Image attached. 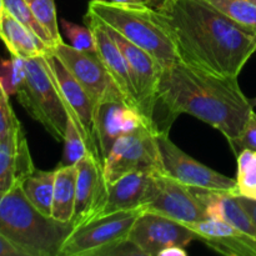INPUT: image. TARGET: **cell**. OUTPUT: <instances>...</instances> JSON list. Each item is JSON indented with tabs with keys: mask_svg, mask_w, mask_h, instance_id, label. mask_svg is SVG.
Instances as JSON below:
<instances>
[{
	"mask_svg": "<svg viewBox=\"0 0 256 256\" xmlns=\"http://www.w3.org/2000/svg\"><path fill=\"white\" fill-rule=\"evenodd\" d=\"M158 106L166 110V119L189 114L219 130L226 140L234 139L254 112L239 79L220 76L176 62L162 68L158 90Z\"/></svg>",
	"mask_w": 256,
	"mask_h": 256,
	"instance_id": "obj_2",
	"label": "cell"
},
{
	"mask_svg": "<svg viewBox=\"0 0 256 256\" xmlns=\"http://www.w3.org/2000/svg\"><path fill=\"white\" fill-rule=\"evenodd\" d=\"M0 40L9 52L22 59H32L44 55L49 48L22 22L2 9L0 20Z\"/></svg>",
	"mask_w": 256,
	"mask_h": 256,
	"instance_id": "obj_21",
	"label": "cell"
},
{
	"mask_svg": "<svg viewBox=\"0 0 256 256\" xmlns=\"http://www.w3.org/2000/svg\"><path fill=\"white\" fill-rule=\"evenodd\" d=\"M76 165L75 209L70 222L74 228L95 219L106 198V179L102 159L89 152Z\"/></svg>",
	"mask_w": 256,
	"mask_h": 256,
	"instance_id": "obj_14",
	"label": "cell"
},
{
	"mask_svg": "<svg viewBox=\"0 0 256 256\" xmlns=\"http://www.w3.org/2000/svg\"><path fill=\"white\" fill-rule=\"evenodd\" d=\"M88 12L149 52L162 68L170 66L180 60L172 38L155 18L154 8L120 5L100 0L90 2Z\"/></svg>",
	"mask_w": 256,
	"mask_h": 256,
	"instance_id": "obj_4",
	"label": "cell"
},
{
	"mask_svg": "<svg viewBox=\"0 0 256 256\" xmlns=\"http://www.w3.org/2000/svg\"><path fill=\"white\" fill-rule=\"evenodd\" d=\"M78 165H64L55 169L54 199L52 218L62 222H70L74 215L76 194Z\"/></svg>",
	"mask_w": 256,
	"mask_h": 256,
	"instance_id": "obj_22",
	"label": "cell"
},
{
	"mask_svg": "<svg viewBox=\"0 0 256 256\" xmlns=\"http://www.w3.org/2000/svg\"><path fill=\"white\" fill-rule=\"evenodd\" d=\"M188 252L185 248L182 246H170L168 249H164L160 252L159 256H186Z\"/></svg>",
	"mask_w": 256,
	"mask_h": 256,
	"instance_id": "obj_36",
	"label": "cell"
},
{
	"mask_svg": "<svg viewBox=\"0 0 256 256\" xmlns=\"http://www.w3.org/2000/svg\"><path fill=\"white\" fill-rule=\"evenodd\" d=\"M252 2H255V4H256V0H252Z\"/></svg>",
	"mask_w": 256,
	"mask_h": 256,
	"instance_id": "obj_40",
	"label": "cell"
},
{
	"mask_svg": "<svg viewBox=\"0 0 256 256\" xmlns=\"http://www.w3.org/2000/svg\"><path fill=\"white\" fill-rule=\"evenodd\" d=\"M34 170L25 132L19 122L0 140V196L22 185Z\"/></svg>",
	"mask_w": 256,
	"mask_h": 256,
	"instance_id": "obj_16",
	"label": "cell"
},
{
	"mask_svg": "<svg viewBox=\"0 0 256 256\" xmlns=\"http://www.w3.org/2000/svg\"><path fill=\"white\" fill-rule=\"evenodd\" d=\"M142 210L118 212L75 226L62 244L59 256L122 255L124 242Z\"/></svg>",
	"mask_w": 256,
	"mask_h": 256,
	"instance_id": "obj_6",
	"label": "cell"
},
{
	"mask_svg": "<svg viewBox=\"0 0 256 256\" xmlns=\"http://www.w3.org/2000/svg\"><path fill=\"white\" fill-rule=\"evenodd\" d=\"M142 124L145 122L139 112L122 100H108L96 105L95 138L102 164L115 142L122 135L134 132Z\"/></svg>",
	"mask_w": 256,
	"mask_h": 256,
	"instance_id": "obj_15",
	"label": "cell"
},
{
	"mask_svg": "<svg viewBox=\"0 0 256 256\" xmlns=\"http://www.w3.org/2000/svg\"><path fill=\"white\" fill-rule=\"evenodd\" d=\"M55 170L35 169L22 182V189L30 202L46 216H52L54 199Z\"/></svg>",
	"mask_w": 256,
	"mask_h": 256,
	"instance_id": "obj_23",
	"label": "cell"
},
{
	"mask_svg": "<svg viewBox=\"0 0 256 256\" xmlns=\"http://www.w3.org/2000/svg\"><path fill=\"white\" fill-rule=\"evenodd\" d=\"M196 192L206 209L208 219H218L256 238V225L242 206L235 194L196 188Z\"/></svg>",
	"mask_w": 256,
	"mask_h": 256,
	"instance_id": "obj_20",
	"label": "cell"
},
{
	"mask_svg": "<svg viewBox=\"0 0 256 256\" xmlns=\"http://www.w3.org/2000/svg\"><path fill=\"white\" fill-rule=\"evenodd\" d=\"M128 240L142 252V256H159L164 249L182 246L198 240V234L186 224L150 212L136 218Z\"/></svg>",
	"mask_w": 256,
	"mask_h": 256,
	"instance_id": "obj_13",
	"label": "cell"
},
{
	"mask_svg": "<svg viewBox=\"0 0 256 256\" xmlns=\"http://www.w3.org/2000/svg\"><path fill=\"white\" fill-rule=\"evenodd\" d=\"M25 78L15 94L18 102L58 142H62L69 115L50 74L44 55L25 59Z\"/></svg>",
	"mask_w": 256,
	"mask_h": 256,
	"instance_id": "obj_5",
	"label": "cell"
},
{
	"mask_svg": "<svg viewBox=\"0 0 256 256\" xmlns=\"http://www.w3.org/2000/svg\"><path fill=\"white\" fill-rule=\"evenodd\" d=\"M234 154L239 155L240 152L245 149L254 150L256 152V112H252L248 119L246 124L244 125L240 134L234 139L229 140Z\"/></svg>",
	"mask_w": 256,
	"mask_h": 256,
	"instance_id": "obj_31",
	"label": "cell"
},
{
	"mask_svg": "<svg viewBox=\"0 0 256 256\" xmlns=\"http://www.w3.org/2000/svg\"><path fill=\"white\" fill-rule=\"evenodd\" d=\"M102 24L108 34L114 40L126 59L136 92L138 110L144 119V122L152 129L160 132L158 129L155 112L158 108V90H159L160 75L162 70V65L149 52L125 39L122 34L115 32L105 22Z\"/></svg>",
	"mask_w": 256,
	"mask_h": 256,
	"instance_id": "obj_9",
	"label": "cell"
},
{
	"mask_svg": "<svg viewBox=\"0 0 256 256\" xmlns=\"http://www.w3.org/2000/svg\"><path fill=\"white\" fill-rule=\"evenodd\" d=\"M152 174L130 172L112 182H106V198L99 216L126 210H142L146 200Z\"/></svg>",
	"mask_w": 256,
	"mask_h": 256,
	"instance_id": "obj_19",
	"label": "cell"
},
{
	"mask_svg": "<svg viewBox=\"0 0 256 256\" xmlns=\"http://www.w3.org/2000/svg\"><path fill=\"white\" fill-rule=\"evenodd\" d=\"M90 2H100V0H90Z\"/></svg>",
	"mask_w": 256,
	"mask_h": 256,
	"instance_id": "obj_39",
	"label": "cell"
},
{
	"mask_svg": "<svg viewBox=\"0 0 256 256\" xmlns=\"http://www.w3.org/2000/svg\"><path fill=\"white\" fill-rule=\"evenodd\" d=\"M2 8L8 12H10L15 19L19 20L25 26L29 28L48 48L52 46V42L50 39L49 34L42 26V24L38 22L25 0H2Z\"/></svg>",
	"mask_w": 256,
	"mask_h": 256,
	"instance_id": "obj_27",
	"label": "cell"
},
{
	"mask_svg": "<svg viewBox=\"0 0 256 256\" xmlns=\"http://www.w3.org/2000/svg\"><path fill=\"white\" fill-rule=\"evenodd\" d=\"M19 122V119L15 115L9 102V94L4 89L0 80V140L4 139L8 132Z\"/></svg>",
	"mask_w": 256,
	"mask_h": 256,
	"instance_id": "obj_32",
	"label": "cell"
},
{
	"mask_svg": "<svg viewBox=\"0 0 256 256\" xmlns=\"http://www.w3.org/2000/svg\"><path fill=\"white\" fill-rule=\"evenodd\" d=\"M104 2L120 5H132V6H152L154 4V0H104Z\"/></svg>",
	"mask_w": 256,
	"mask_h": 256,
	"instance_id": "obj_35",
	"label": "cell"
},
{
	"mask_svg": "<svg viewBox=\"0 0 256 256\" xmlns=\"http://www.w3.org/2000/svg\"><path fill=\"white\" fill-rule=\"evenodd\" d=\"M49 49L86 90L95 106L108 100H122L126 102L98 52H79L64 40Z\"/></svg>",
	"mask_w": 256,
	"mask_h": 256,
	"instance_id": "obj_11",
	"label": "cell"
},
{
	"mask_svg": "<svg viewBox=\"0 0 256 256\" xmlns=\"http://www.w3.org/2000/svg\"><path fill=\"white\" fill-rule=\"evenodd\" d=\"M74 229L40 212L25 196L22 185L0 196V232L25 256H59Z\"/></svg>",
	"mask_w": 256,
	"mask_h": 256,
	"instance_id": "obj_3",
	"label": "cell"
},
{
	"mask_svg": "<svg viewBox=\"0 0 256 256\" xmlns=\"http://www.w3.org/2000/svg\"><path fill=\"white\" fill-rule=\"evenodd\" d=\"M236 196L256 200V152L245 149L236 156Z\"/></svg>",
	"mask_w": 256,
	"mask_h": 256,
	"instance_id": "obj_24",
	"label": "cell"
},
{
	"mask_svg": "<svg viewBox=\"0 0 256 256\" xmlns=\"http://www.w3.org/2000/svg\"><path fill=\"white\" fill-rule=\"evenodd\" d=\"M0 256H25L12 244L10 240H8L4 235L0 232Z\"/></svg>",
	"mask_w": 256,
	"mask_h": 256,
	"instance_id": "obj_33",
	"label": "cell"
},
{
	"mask_svg": "<svg viewBox=\"0 0 256 256\" xmlns=\"http://www.w3.org/2000/svg\"><path fill=\"white\" fill-rule=\"evenodd\" d=\"M238 199H239L242 206L246 210L249 216L252 218V220L256 225V200L246 199V198H242V196H238Z\"/></svg>",
	"mask_w": 256,
	"mask_h": 256,
	"instance_id": "obj_34",
	"label": "cell"
},
{
	"mask_svg": "<svg viewBox=\"0 0 256 256\" xmlns=\"http://www.w3.org/2000/svg\"><path fill=\"white\" fill-rule=\"evenodd\" d=\"M60 26H62L64 35L69 40V44L74 49L84 52H98L96 42H95L94 32L90 26H82L75 22H68V20H60Z\"/></svg>",
	"mask_w": 256,
	"mask_h": 256,
	"instance_id": "obj_29",
	"label": "cell"
},
{
	"mask_svg": "<svg viewBox=\"0 0 256 256\" xmlns=\"http://www.w3.org/2000/svg\"><path fill=\"white\" fill-rule=\"evenodd\" d=\"M50 74L56 84L59 95L66 108L68 115L74 120L75 125L79 128L82 134L86 139L90 150L99 156L95 138V106L94 102L86 90L82 86L74 75L66 69L59 58L50 49L44 54ZM100 158V156H99Z\"/></svg>",
	"mask_w": 256,
	"mask_h": 256,
	"instance_id": "obj_12",
	"label": "cell"
},
{
	"mask_svg": "<svg viewBox=\"0 0 256 256\" xmlns=\"http://www.w3.org/2000/svg\"><path fill=\"white\" fill-rule=\"evenodd\" d=\"M250 102H252V106H256V98H255V99L250 100Z\"/></svg>",
	"mask_w": 256,
	"mask_h": 256,
	"instance_id": "obj_38",
	"label": "cell"
},
{
	"mask_svg": "<svg viewBox=\"0 0 256 256\" xmlns=\"http://www.w3.org/2000/svg\"><path fill=\"white\" fill-rule=\"evenodd\" d=\"M25 2H28L38 22L49 34L52 42V46L58 42H62V38L59 32L54 0H25Z\"/></svg>",
	"mask_w": 256,
	"mask_h": 256,
	"instance_id": "obj_28",
	"label": "cell"
},
{
	"mask_svg": "<svg viewBox=\"0 0 256 256\" xmlns=\"http://www.w3.org/2000/svg\"><path fill=\"white\" fill-rule=\"evenodd\" d=\"M84 22L88 26L92 28V32H94L98 55L102 59V62H104L105 68L108 69L109 74L112 75L114 82H116L118 88L122 92V94L124 95L128 104L138 110L136 92H135L134 84H132L129 65H128L125 56L122 55V50L118 48L114 40L108 34L102 20H99L90 12H86Z\"/></svg>",
	"mask_w": 256,
	"mask_h": 256,
	"instance_id": "obj_17",
	"label": "cell"
},
{
	"mask_svg": "<svg viewBox=\"0 0 256 256\" xmlns=\"http://www.w3.org/2000/svg\"><path fill=\"white\" fill-rule=\"evenodd\" d=\"M235 22L256 35V4L252 0H206Z\"/></svg>",
	"mask_w": 256,
	"mask_h": 256,
	"instance_id": "obj_25",
	"label": "cell"
},
{
	"mask_svg": "<svg viewBox=\"0 0 256 256\" xmlns=\"http://www.w3.org/2000/svg\"><path fill=\"white\" fill-rule=\"evenodd\" d=\"M62 142H64V155H62V160L59 164V166L76 165L85 155L92 152L90 150L89 144H88L84 135L82 134L79 128L75 125L74 120L70 119V118L69 122H68L65 139Z\"/></svg>",
	"mask_w": 256,
	"mask_h": 256,
	"instance_id": "obj_26",
	"label": "cell"
},
{
	"mask_svg": "<svg viewBox=\"0 0 256 256\" xmlns=\"http://www.w3.org/2000/svg\"><path fill=\"white\" fill-rule=\"evenodd\" d=\"M154 15L180 60L205 72L239 78L256 52V35L206 0H160Z\"/></svg>",
	"mask_w": 256,
	"mask_h": 256,
	"instance_id": "obj_1",
	"label": "cell"
},
{
	"mask_svg": "<svg viewBox=\"0 0 256 256\" xmlns=\"http://www.w3.org/2000/svg\"><path fill=\"white\" fill-rule=\"evenodd\" d=\"M25 59L12 55L9 60L0 62V80L9 95L16 94V89L25 78Z\"/></svg>",
	"mask_w": 256,
	"mask_h": 256,
	"instance_id": "obj_30",
	"label": "cell"
},
{
	"mask_svg": "<svg viewBox=\"0 0 256 256\" xmlns=\"http://www.w3.org/2000/svg\"><path fill=\"white\" fill-rule=\"evenodd\" d=\"M198 234V240L210 249L228 256H256V238L218 219H205L188 225Z\"/></svg>",
	"mask_w": 256,
	"mask_h": 256,
	"instance_id": "obj_18",
	"label": "cell"
},
{
	"mask_svg": "<svg viewBox=\"0 0 256 256\" xmlns=\"http://www.w3.org/2000/svg\"><path fill=\"white\" fill-rule=\"evenodd\" d=\"M142 212H155L186 225L208 219L206 209L196 188L188 186L165 172L152 174Z\"/></svg>",
	"mask_w": 256,
	"mask_h": 256,
	"instance_id": "obj_8",
	"label": "cell"
},
{
	"mask_svg": "<svg viewBox=\"0 0 256 256\" xmlns=\"http://www.w3.org/2000/svg\"><path fill=\"white\" fill-rule=\"evenodd\" d=\"M156 142L162 154L165 174L188 186L235 194L236 179H232L226 175L215 172L214 169L182 152L170 139L168 130H160L158 132Z\"/></svg>",
	"mask_w": 256,
	"mask_h": 256,
	"instance_id": "obj_10",
	"label": "cell"
},
{
	"mask_svg": "<svg viewBox=\"0 0 256 256\" xmlns=\"http://www.w3.org/2000/svg\"><path fill=\"white\" fill-rule=\"evenodd\" d=\"M2 9H4V8H2V0H0V20H2Z\"/></svg>",
	"mask_w": 256,
	"mask_h": 256,
	"instance_id": "obj_37",
	"label": "cell"
},
{
	"mask_svg": "<svg viewBox=\"0 0 256 256\" xmlns=\"http://www.w3.org/2000/svg\"><path fill=\"white\" fill-rule=\"evenodd\" d=\"M158 132L142 124L134 132L120 136L104 160L106 182H115L130 172H164L162 154L156 142Z\"/></svg>",
	"mask_w": 256,
	"mask_h": 256,
	"instance_id": "obj_7",
	"label": "cell"
}]
</instances>
